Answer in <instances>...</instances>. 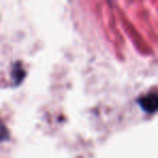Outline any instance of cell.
Returning a JSON list of instances; mask_svg holds the SVG:
<instances>
[{
    "label": "cell",
    "instance_id": "6da1fadb",
    "mask_svg": "<svg viewBox=\"0 0 158 158\" xmlns=\"http://www.w3.org/2000/svg\"><path fill=\"white\" fill-rule=\"evenodd\" d=\"M140 106L143 108V110H145L146 113L153 114L157 110L158 107V98L156 97V94L152 93V94H147L146 97L142 98L139 101Z\"/></svg>",
    "mask_w": 158,
    "mask_h": 158
},
{
    "label": "cell",
    "instance_id": "7a4b0ae2",
    "mask_svg": "<svg viewBox=\"0 0 158 158\" xmlns=\"http://www.w3.org/2000/svg\"><path fill=\"white\" fill-rule=\"evenodd\" d=\"M25 76V72L20 67V65H18V67L14 68V72H13V78L15 80V84H20L22 81V79L24 78Z\"/></svg>",
    "mask_w": 158,
    "mask_h": 158
},
{
    "label": "cell",
    "instance_id": "3957f363",
    "mask_svg": "<svg viewBox=\"0 0 158 158\" xmlns=\"http://www.w3.org/2000/svg\"><path fill=\"white\" fill-rule=\"evenodd\" d=\"M3 133H5V130H3V128L0 126V141L2 140L3 138Z\"/></svg>",
    "mask_w": 158,
    "mask_h": 158
}]
</instances>
